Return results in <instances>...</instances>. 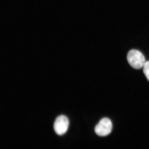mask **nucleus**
Instances as JSON below:
<instances>
[{
	"label": "nucleus",
	"mask_w": 149,
	"mask_h": 149,
	"mask_svg": "<svg viewBox=\"0 0 149 149\" xmlns=\"http://www.w3.org/2000/svg\"><path fill=\"white\" fill-rule=\"evenodd\" d=\"M127 60L130 66L136 69L143 67L146 62L143 55L140 51L135 49L129 51L127 55Z\"/></svg>",
	"instance_id": "nucleus-1"
},
{
	"label": "nucleus",
	"mask_w": 149,
	"mask_h": 149,
	"mask_svg": "<svg viewBox=\"0 0 149 149\" xmlns=\"http://www.w3.org/2000/svg\"><path fill=\"white\" fill-rule=\"evenodd\" d=\"M112 130V124L109 118H102L97 124L95 128V132L97 135L101 137L108 136L111 133Z\"/></svg>",
	"instance_id": "nucleus-2"
},
{
	"label": "nucleus",
	"mask_w": 149,
	"mask_h": 149,
	"mask_svg": "<svg viewBox=\"0 0 149 149\" xmlns=\"http://www.w3.org/2000/svg\"><path fill=\"white\" fill-rule=\"evenodd\" d=\"M69 122L65 116L61 115L56 118L54 123L55 132L58 136H62L65 133L69 127Z\"/></svg>",
	"instance_id": "nucleus-3"
},
{
	"label": "nucleus",
	"mask_w": 149,
	"mask_h": 149,
	"mask_svg": "<svg viewBox=\"0 0 149 149\" xmlns=\"http://www.w3.org/2000/svg\"><path fill=\"white\" fill-rule=\"evenodd\" d=\"M143 72L146 77L149 81V61L146 62L143 66Z\"/></svg>",
	"instance_id": "nucleus-4"
}]
</instances>
